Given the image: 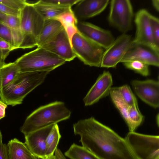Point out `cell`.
Wrapping results in <instances>:
<instances>
[{"mask_svg":"<svg viewBox=\"0 0 159 159\" xmlns=\"http://www.w3.org/2000/svg\"><path fill=\"white\" fill-rule=\"evenodd\" d=\"M82 146L101 159H136L125 139L91 117L73 124Z\"/></svg>","mask_w":159,"mask_h":159,"instance_id":"obj_1","label":"cell"},{"mask_svg":"<svg viewBox=\"0 0 159 159\" xmlns=\"http://www.w3.org/2000/svg\"><path fill=\"white\" fill-rule=\"evenodd\" d=\"M71 111L61 101H56L41 106L26 118L20 128L24 135L69 119Z\"/></svg>","mask_w":159,"mask_h":159,"instance_id":"obj_2","label":"cell"},{"mask_svg":"<svg viewBox=\"0 0 159 159\" xmlns=\"http://www.w3.org/2000/svg\"><path fill=\"white\" fill-rule=\"evenodd\" d=\"M48 71L20 73L11 83L0 89L1 100L7 105L21 104L25 98L44 81Z\"/></svg>","mask_w":159,"mask_h":159,"instance_id":"obj_3","label":"cell"},{"mask_svg":"<svg viewBox=\"0 0 159 159\" xmlns=\"http://www.w3.org/2000/svg\"><path fill=\"white\" fill-rule=\"evenodd\" d=\"M66 62L57 55L40 47L24 54L15 61L20 73L50 72Z\"/></svg>","mask_w":159,"mask_h":159,"instance_id":"obj_4","label":"cell"},{"mask_svg":"<svg viewBox=\"0 0 159 159\" xmlns=\"http://www.w3.org/2000/svg\"><path fill=\"white\" fill-rule=\"evenodd\" d=\"M20 18L23 40L19 48L37 46V39L43 28L45 20L33 6L27 2L20 11Z\"/></svg>","mask_w":159,"mask_h":159,"instance_id":"obj_5","label":"cell"},{"mask_svg":"<svg viewBox=\"0 0 159 159\" xmlns=\"http://www.w3.org/2000/svg\"><path fill=\"white\" fill-rule=\"evenodd\" d=\"M125 139L136 159H159V136L129 132Z\"/></svg>","mask_w":159,"mask_h":159,"instance_id":"obj_6","label":"cell"},{"mask_svg":"<svg viewBox=\"0 0 159 159\" xmlns=\"http://www.w3.org/2000/svg\"><path fill=\"white\" fill-rule=\"evenodd\" d=\"M71 44L76 57L85 65L90 66L100 67L105 49L78 30L72 38Z\"/></svg>","mask_w":159,"mask_h":159,"instance_id":"obj_7","label":"cell"},{"mask_svg":"<svg viewBox=\"0 0 159 159\" xmlns=\"http://www.w3.org/2000/svg\"><path fill=\"white\" fill-rule=\"evenodd\" d=\"M110 3L108 16L109 24L122 33L132 27L134 12L131 3L129 0H112Z\"/></svg>","mask_w":159,"mask_h":159,"instance_id":"obj_8","label":"cell"},{"mask_svg":"<svg viewBox=\"0 0 159 159\" xmlns=\"http://www.w3.org/2000/svg\"><path fill=\"white\" fill-rule=\"evenodd\" d=\"M131 35L122 33L117 37L103 54L100 67L115 68L121 61L132 44Z\"/></svg>","mask_w":159,"mask_h":159,"instance_id":"obj_9","label":"cell"},{"mask_svg":"<svg viewBox=\"0 0 159 159\" xmlns=\"http://www.w3.org/2000/svg\"><path fill=\"white\" fill-rule=\"evenodd\" d=\"M151 15L144 9L139 10L136 13L134 21L136 30L132 44L146 46L159 52L153 39L150 22Z\"/></svg>","mask_w":159,"mask_h":159,"instance_id":"obj_10","label":"cell"},{"mask_svg":"<svg viewBox=\"0 0 159 159\" xmlns=\"http://www.w3.org/2000/svg\"><path fill=\"white\" fill-rule=\"evenodd\" d=\"M40 47L57 55L66 61H72L76 57L69 37L64 27Z\"/></svg>","mask_w":159,"mask_h":159,"instance_id":"obj_11","label":"cell"},{"mask_svg":"<svg viewBox=\"0 0 159 159\" xmlns=\"http://www.w3.org/2000/svg\"><path fill=\"white\" fill-rule=\"evenodd\" d=\"M76 27L79 32L105 50L115 40L110 31L90 23L78 21Z\"/></svg>","mask_w":159,"mask_h":159,"instance_id":"obj_12","label":"cell"},{"mask_svg":"<svg viewBox=\"0 0 159 159\" xmlns=\"http://www.w3.org/2000/svg\"><path fill=\"white\" fill-rule=\"evenodd\" d=\"M131 84L136 94L142 101L153 108L159 107L158 81L134 80L131 81Z\"/></svg>","mask_w":159,"mask_h":159,"instance_id":"obj_13","label":"cell"},{"mask_svg":"<svg viewBox=\"0 0 159 159\" xmlns=\"http://www.w3.org/2000/svg\"><path fill=\"white\" fill-rule=\"evenodd\" d=\"M112 84L111 74L109 71H104L83 98L85 106L92 105L109 95Z\"/></svg>","mask_w":159,"mask_h":159,"instance_id":"obj_14","label":"cell"},{"mask_svg":"<svg viewBox=\"0 0 159 159\" xmlns=\"http://www.w3.org/2000/svg\"><path fill=\"white\" fill-rule=\"evenodd\" d=\"M134 60L159 67V52L146 46L132 43L121 62Z\"/></svg>","mask_w":159,"mask_h":159,"instance_id":"obj_15","label":"cell"},{"mask_svg":"<svg viewBox=\"0 0 159 159\" xmlns=\"http://www.w3.org/2000/svg\"><path fill=\"white\" fill-rule=\"evenodd\" d=\"M54 125H50L25 136L24 143L32 153L39 159L46 158V139Z\"/></svg>","mask_w":159,"mask_h":159,"instance_id":"obj_16","label":"cell"},{"mask_svg":"<svg viewBox=\"0 0 159 159\" xmlns=\"http://www.w3.org/2000/svg\"><path fill=\"white\" fill-rule=\"evenodd\" d=\"M109 2V0H81L73 11L78 21L87 19L101 13Z\"/></svg>","mask_w":159,"mask_h":159,"instance_id":"obj_17","label":"cell"},{"mask_svg":"<svg viewBox=\"0 0 159 159\" xmlns=\"http://www.w3.org/2000/svg\"><path fill=\"white\" fill-rule=\"evenodd\" d=\"M32 4L44 20L55 19L62 13L72 10L70 6L48 3L43 0L38 1Z\"/></svg>","mask_w":159,"mask_h":159,"instance_id":"obj_18","label":"cell"},{"mask_svg":"<svg viewBox=\"0 0 159 159\" xmlns=\"http://www.w3.org/2000/svg\"><path fill=\"white\" fill-rule=\"evenodd\" d=\"M63 27L61 23L55 19L45 20L43 28L37 40V46L40 47L53 37Z\"/></svg>","mask_w":159,"mask_h":159,"instance_id":"obj_19","label":"cell"},{"mask_svg":"<svg viewBox=\"0 0 159 159\" xmlns=\"http://www.w3.org/2000/svg\"><path fill=\"white\" fill-rule=\"evenodd\" d=\"M7 145L9 159H39L32 153L25 143L16 138L11 140Z\"/></svg>","mask_w":159,"mask_h":159,"instance_id":"obj_20","label":"cell"},{"mask_svg":"<svg viewBox=\"0 0 159 159\" xmlns=\"http://www.w3.org/2000/svg\"><path fill=\"white\" fill-rule=\"evenodd\" d=\"M20 73L15 62L5 63L0 69V89L12 82Z\"/></svg>","mask_w":159,"mask_h":159,"instance_id":"obj_21","label":"cell"},{"mask_svg":"<svg viewBox=\"0 0 159 159\" xmlns=\"http://www.w3.org/2000/svg\"><path fill=\"white\" fill-rule=\"evenodd\" d=\"M56 19L62 24L66 32L71 43V40L73 35L77 32L76 25L78 21L73 11L71 10L65 12L61 14Z\"/></svg>","mask_w":159,"mask_h":159,"instance_id":"obj_22","label":"cell"},{"mask_svg":"<svg viewBox=\"0 0 159 159\" xmlns=\"http://www.w3.org/2000/svg\"><path fill=\"white\" fill-rule=\"evenodd\" d=\"M109 95L112 102L120 112L129 128L130 125L128 116V109L129 106L122 99L118 87H111L110 90Z\"/></svg>","mask_w":159,"mask_h":159,"instance_id":"obj_23","label":"cell"},{"mask_svg":"<svg viewBox=\"0 0 159 159\" xmlns=\"http://www.w3.org/2000/svg\"><path fill=\"white\" fill-rule=\"evenodd\" d=\"M70 159H101L83 146L73 143L65 152Z\"/></svg>","mask_w":159,"mask_h":159,"instance_id":"obj_24","label":"cell"},{"mask_svg":"<svg viewBox=\"0 0 159 159\" xmlns=\"http://www.w3.org/2000/svg\"><path fill=\"white\" fill-rule=\"evenodd\" d=\"M61 137L57 124L54 125L46 139V158L54 155Z\"/></svg>","mask_w":159,"mask_h":159,"instance_id":"obj_25","label":"cell"},{"mask_svg":"<svg viewBox=\"0 0 159 159\" xmlns=\"http://www.w3.org/2000/svg\"><path fill=\"white\" fill-rule=\"evenodd\" d=\"M128 116L130 122V125L128 128L129 132H134L144 120L143 116L139 110L138 104L129 107Z\"/></svg>","mask_w":159,"mask_h":159,"instance_id":"obj_26","label":"cell"},{"mask_svg":"<svg viewBox=\"0 0 159 159\" xmlns=\"http://www.w3.org/2000/svg\"><path fill=\"white\" fill-rule=\"evenodd\" d=\"M123 63L126 68L133 70L143 76H147L149 75V66L143 62L134 60Z\"/></svg>","mask_w":159,"mask_h":159,"instance_id":"obj_27","label":"cell"},{"mask_svg":"<svg viewBox=\"0 0 159 159\" xmlns=\"http://www.w3.org/2000/svg\"><path fill=\"white\" fill-rule=\"evenodd\" d=\"M118 88L122 99L129 106L138 104L136 98L129 86L126 84Z\"/></svg>","mask_w":159,"mask_h":159,"instance_id":"obj_28","label":"cell"},{"mask_svg":"<svg viewBox=\"0 0 159 159\" xmlns=\"http://www.w3.org/2000/svg\"><path fill=\"white\" fill-rule=\"evenodd\" d=\"M150 22L154 41L156 47L159 49V20L151 14Z\"/></svg>","mask_w":159,"mask_h":159,"instance_id":"obj_29","label":"cell"},{"mask_svg":"<svg viewBox=\"0 0 159 159\" xmlns=\"http://www.w3.org/2000/svg\"><path fill=\"white\" fill-rule=\"evenodd\" d=\"M0 38L9 42L13 47L14 45L13 35L10 28L5 24L0 22Z\"/></svg>","mask_w":159,"mask_h":159,"instance_id":"obj_30","label":"cell"},{"mask_svg":"<svg viewBox=\"0 0 159 159\" xmlns=\"http://www.w3.org/2000/svg\"><path fill=\"white\" fill-rule=\"evenodd\" d=\"M3 23L10 28L11 31H21L19 17L7 15Z\"/></svg>","mask_w":159,"mask_h":159,"instance_id":"obj_31","label":"cell"},{"mask_svg":"<svg viewBox=\"0 0 159 159\" xmlns=\"http://www.w3.org/2000/svg\"><path fill=\"white\" fill-rule=\"evenodd\" d=\"M0 2L12 9L20 11L27 2L25 0H0Z\"/></svg>","mask_w":159,"mask_h":159,"instance_id":"obj_32","label":"cell"},{"mask_svg":"<svg viewBox=\"0 0 159 159\" xmlns=\"http://www.w3.org/2000/svg\"><path fill=\"white\" fill-rule=\"evenodd\" d=\"M14 50L10 43L0 38V57L3 61H5L10 52Z\"/></svg>","mask_w":159,"mask_h":159,"instance_id":"obj_33","label":"cell"},{"mask_svg":"<svg viewBox=\"0 0 159 159\" xmlns=\"http://www.w3.org/2000/svg\"><path fill=\"white\" fill-rule=\"evenodd\" d=\"M0 12L7 15L20 17V11L12 9L0 2Z\"/></svg>","mask_w":159,"mask_h":159,"instance_id":"obj_34","label":"cell"},{"mask_svg":"<svg viewBox=\"0 0 159 159\" xmlns=\"http://www.w3.org/2000/svg\"><path fill=\"white\" fill-rule=\"evenodd\" d=\"M45 2L54 4L72 7L76 4L80 0H43Z\"/></svg>","mask_w":159,"mask_h":159,"instance_id":"obj_35","label":"cell"},{"mask_svg":"<svg viewBox=\"0 0 159 159\" xmlns=\"http://www.w3.org/2000/svg\"><path fill=\"white\" fill-rule=\"evenodd\" d=\"M0 159H9L7 145L0 143Z\"/></svg>","mask_w":159,"mask_h":159,"instance_id":"obj_36","label":"cell"},{"mask_svg":"<svg viewBox=\"0 0 159 159\" xmlns=\"http://www.w3.org/2000/svg\"><path fill=\"white\" fill-rule=\"evenodd\" d=\"M45 159H66L61 151L57 148L55 151V155L47 157Z\"/></svg>","mask_w":159,"mask_h":159,"instance_id":"obj_37","label":"cell"},{"mask_svg":"<svg viewBox=\"0 0 159 159\" xmlns=\"http://www.w3.org/2000/svg\"><path fill=\"white\" fill-rule=\"evenodd\" d=\"M7 107V105L0 100V120L5 116L6 109Z\"/></svg>","mask_w":159,"mask_h":159,"instance_id":"obj_38","label":"cell"},{"mask_svg":"<svg viewBox=\"0 0 159 159\" xmlns=\"http://www.w3.org/2000/svg\"><path fill=\"white\" fill-rule=\"evenodd\" d=\"M152 2L153 7L158 12L159 11V0H152Z\"/></svg>","mask_w":159,"mask_h":159,"instance_id":"obj_39","label":"cell"},{"mask_svg":"<svg viewBox=\"0 0 159 159\" xmlns=\"http://www.w3.org/2000/svg\"><path fill=\"white\" fill-rule=\"evenodd\" d=\"M7 15L0 12V22H3L6 18Z\"/></svg>","mask_w":159,"mask_h":159,"instance_id":"obj_40","label":"cell"},{"mask_svg":"<svg viewBox=\"0 0 159 159\" xmlns=\"http://www.w3.org/2000/svg\"><path fill=\"white\" fill-rule=\"evenodd\" d=\"M5 63V61H3L0 57V69Z\"/></svg>","mask_w":159,"mask_h":159,"instance_id":"obj_41","label":"cell"},{"mask_svg":"<svg viewBox=\"0 0 159 159\" xmlns=\"http://www.w3.org/2000/svg\"><path fill=\"white\" fill-rule=\"evenodd\" d=\"M159 114H157V125L159 126Z\"/></svg>","mask_w":159,"mask_h":159,"instance_id":"obj_42","label":"cell"},{"mask_svg":"<svg viewBox=\"0 0 159 159\" xmlns=\"http://www.w3.org/2000/svg\"><path fill=\"white\" fill-rule=\"evenodd\" d=\"M2 142V136L0 130V143Z\"/></svg>","mask_w":159,"mask_h":159,"instance_id":"obj_43","label":"cell"}]
</instances>
